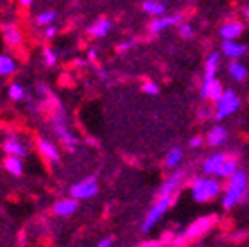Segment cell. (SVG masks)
<instances>
[{"mask_svg": "<svg viewBox=\"0 0 249 247\" xmlns=\"http://www.w3.org/2000/svg\"><path fill=\"white\" fill-rule=\"evenodd\" d=\"M171 202H173V197L171 195H158V199H156V202L152 204V208L149 209L144 223H142V227H140V232L142 233L151 232L152 228H154V225L164 216V212L168 211Z\"/></svg>", "mask_w": 249, "mask_h": 247, "instance_id": "obj_4", "label": "cell"}, {"mask_svg": "<svg viewBox=\"0 0 249 247\" xmlns=\"http://www.w3.org/2000/svg\"><path fill=\"white\" fill-rule=\"evenodd\" d=\"M241 107V99L233 90H225L223 95L220 97V101H216V109H214V118L218 121H223L229 118L230 114L237 112Z\"/></svg>", "mask_w": 249, "mask_h": 247, "instance_id": "obj_5", "label": "cell"}, {"mask_svg": "<svg viewBox=\"0 0 249 247\" xmlns=\"http://www.w3.org/2000/svg\"><path fill=\"white\" fill-rule=\"evenodd\" d=\"M36 147H38L40 154L47 159V161H52V162H57L59 161V149L55 147L54 142L47 139H38L36 140Z\"/></svg>", "mask_w": 249, "mask_h": 247, "instance_id": "obj_14", "label": "cell"}, {"mask_svg": "<svg viewBox=\"0 0 249 247\" xmlns=\"http://www.w3.org/2000/svg\"><path fill=\"white\" fill-rule=\"evenodd\" d=\"M229 73L235 81H244L248 78V68L235 59H232V62L229 64Z\"/></svg>", "mask_w": 249, "mask_h": 247, "instance_id": "obj_24", "label": "cell"}, {"mask_svg": "<svg viewBox=\"0 0 249 247\" xmlns=\"http://www.w3.org/2000/svg\"><path fill=\"white\" fill-rule=\"evenodd\" d=\"M2 35H4L7 45L11 47H19L23 43V35H21L19 28L16 26L14 23H9L2 26Z\"/></svg>", "mask_w": 249, "mask_h": 247, "instance_id": "obj_17", "label": "cell"}, {"mask_svg": "<svg viewBox=\"0 0 249 247\" xmlns=\"http://www.w3.org/2000/svg\"><path fill=\"white\" fill-rule=\"evenodd\" d=\"M227 156L229 154H225V152H216V154L208 156V158L204 159V162H202V173L210 175V176H214L216 170L222 166V162L227 159Z\"/></svg>", "mask_w": 249, "mask_h": 247, "instance_id": "obj_13", "label": "cell"}, {"mask_svg": "<svg viewBox=\"0 0 249 247\" xmlns=\"http://www.w3.org/2000/svg\"><path fill=\"white\" fill-rule=\"evenodd\" d=\"M9 97H11V101L14 102H19L24 99V87H21L19 83H12L9 87Z\"/></svg>", "mask_w": 249, "mask_h": 247, "instance_id": "obj_28", "label": "cell"}, {"mask_svg": "<svg viewBox=\"0 0 249 247\" xmlns=\"http://www.w3.org/2000/svg\"><path fill=\"white\" fill-rule=\"evenodd\" d=\"M133 43H135V42H133V40H126V42L120 43V47H118V51H120V52H123V51H128V49L133 45Z\"/></svg>", "mask_w": 249, "mask_h": 247, "instance_id": "obj_34", "label": "cell"}, {"mask_svg": "<svg viewBox=\"0 0 249 247\" xmlns=\"http://www.w3.org/2000/svg\"><path fill=\"white\" fill-rule=\"evenodd\" d=\"M142 90H144L147 95H158V93H160V87L156 85L154 81H147V83H144V85H142Z\"/></svg>", "mask_w": 249, "mask_h": 247, "instance_id": "obj_31", "label": "cell"}, {"mask_svg": "<svg viewBox=\"0 0 249 247\" xmlns=\"http://www.w3.org/2000/svg\"><path fill=\"white\" fill-rule=\"evenodd\" d=\"M191 192H192V199H194L196 202H208V201H213L214 197L220 195L222 185L218 182V178L204 175V176H199L192 180Z\"/></svg>", "mask_w": 249, "mask_h": 247, "instance_id": "obj_2", "label": "cell"}, {"mask_svg": "<svg viewBox=\"0 0 249 247\" xmlns=\"http://www.w3.org/2000/svg\"><path fill=\"white\" fill-rule=\"evenodd\" d=\"M142 9H144L145 14L154 16V18L164 16V12H166V5L163 2H158V0H145L142 4Z\"/></svg>", "mask_w": 249, "mask_h": 247, "instance_id": "obj_22", "label": "cell"}, {"mask_svg": "<svg viewBox=\"0 0 249 247\" xmlns=\"http://www.w3.org/2000/svg\"><path fill=\"white\" fill-rule=\"evenodd\" d=\"M19 4L23 5V7H30V5L33 4V0H19Z\"/></svg>", "mask_w": 249, "mask_h": 247, "instance_id": "obj_36", "label": "cell"}, {"mask_svg": "<svg viewBox=\"0 0 249 247\" xmlns=\"http://www.w3.org/2000/svg\"><path fill=\"white\" fill-rule=\"evenodd\" d=\"M182 178H183L182 171L170 175V176H168L166 180L163 182V185L160 187V192H158V195H171V197H175L177 190H178L180 183H182Z\"/></svg>", "mask_w": 249, "mask_h": 247, "instance_id": "obj_12", "label": "cell"}, {"mask_svg": "<svg viewBox=\"0 0 249 247\" xmlns=\"http://www.w3.org/2000/svg\"><path fill=\"white\" fill-rule=\"evenodd\" d=\"M218 64H220V54L218 52H211L206 59V64H204V78H214L218 71Z\"/></svg>", "mask_w": 249, "mask_h": 247, "instance_id": "obj_23", "label": "cell"}, {"mask_svg": "<svg viewBox=\"0 0 249 247\" xmlns=\"http://www.w3.org/2000/svg\"><path fill=\"white\" fill-rule=\"evenodd\" d=\"M244 18L249 21V5H246V7H244Z\"/></svg>", "mask_w": 249, "mask_h": 247, "instance_id": "obj_38", "label": "cell"}, {"mask_svg": "<svg viewBox=\"0 0 249 247\" xmlns=\"http://www.w3.org/2000/svg\"><path fill=\"white\" fill-rule=\"evenodd\" d=\"M95 55H97V54H95V51H93V49H90V51H89V59H90V61H95Z\"/></svg>", "mask_w": 249, "mask_h": 247, "instance_id": "obj_37", "label": "cell"}, {"mask_svg": "<svg viewBox=\"0 0 249 247\" xmlns=\"http://www.w3.org/2000/svg\"><path fill=\"white\" fill-rule=\"evenodd\" d=\"M182 159H183V151L180 149V147H177V149H171V151L166 154L164 164H166V168H177L180 162H182Z\"/></svg>", "mask_w": 249, "mask_h": 247, "instance_id": "obj_26", "label": "cell"}, {"mask_svg": "<svg viewBox=\"0 0 249 247\" xmlns=\"http://www.w3.org/2000/svg\"><path fill=\"white\" fill-rule=\"evenodd\" d=\"M16 70H18V64L14 59L0 54V76H9V74L16 73Z\"/></svg>", "mask_w": 249, "mask_h": 247, "instance_id": "obj_25", "label": "cell"}, {"mask_svg": "<svg viewBox=\"0 0 249 247\" xmlns=\"http://www.w3.org/2000/svg\"><path fill=\"white\" fill-rule=\"evenodd\" d=\"M223 87L222 83L218 80H214V78H204V81H202V88H201V95L204 97V99H210V101L216 102L220 101V97L223 95Z\"/></svg>", "mask_w": 249, "mask_h": 247, "instance_id": "obj_8", "label": "cell"}, {"mask_svg": "<svg viewBox=\"0 0 249 247\" xmlns=\"http://www.w3.org/2000/svg\"><path fill=\"white\" fill-rule=\"evenodd\" d=\"M248 187H249V176L246 171L237 170L232 176L229 178V183L225 187V192L222 197L223 209H232L241 201H246L248 197Z\"/></svg>", "mask_w": 249, "mask_h": 247, "instance_id": "obj_1", "label": "cell"}, {"mask_svg": "<svg viewBox=\"0 0 249 247\" xmlns=\"http://www.w3.org/2000/svg\"><path fill=\"white\" fill-rule=\"evenodd\" d=\"M23 158H18V156H7L4 161V168L7 170V173H11L12 176H21L24 171L23 166Z\"/></svg>", "mask_w": 249, "mask_h": 247, "instance_id": "obj_21", "label": "cell"}, {"mask_svg": "<svg viewBox=\"0 0 249 247\" xmlns=\"http://www.w3.org/2000/svg\"><path fill=\"white\" fill-rule=\"evenodd\" d=\"M239 170V162H237V159L233 158V156H227V159L222 162V166L218 168L216 170V173H214V178H218V180H229L230 176H232L235 171Z\"/></svg>", "mask_w": 249, "mask_h": 247, "instance_id": "obj_15", "label": "cell"}, {"mask_svg": "<svg viewBox=\"0 0 249 247\" xmlns=\"http://www.w3.org/2000/svg\"><path fill=\"white\" fill-rule=\"evenodd\" d=\"M2 149L7 156H18V158H26L28 156V147L21 142L18 137H5L4 143H2Z\"/></svg>", "mask_w": 249, "mask_h": 247, "instance_id": "obj_9", "label": "cell"}, {"mask_svg": "<svg viewBox=\"0 0 249 247\" xmlns=\"http://www.w3.org/2000/svg\"><path fill=\"white\" fill-rule=\"evenodd\" d=\"M52 124H54V133L59 140H61L66 149L70 152H76V145H78V139L73 135L68 128V120H66V111L61 104H57L54 116H52Z\"/></svg>", "mask_w": 249, "mask_h": 247, "instance_id": "obj_3", "label": "cell"}, {"mask_svg": "<svg viewBox=\"0 0 249 247\" xmlns=\"http://www.w3.org/2000/svg\"><path fill=\"white\" fill-rule=\"evenodd\" d=\"M42 55L47 66H55V62H57V54L54 52V49H49V47H47V49H43Z\"/></svg>", "mask_w": 249, "mask_h": 247, "instance_id": "obj_29", "label": "cell"}, {"mask_svg": "<svg viewBox=\"0 0 249 247\" xmlns=\"http://www.w3.org/2000/svg\"><path fill=\"white\" fill-rule=\"evenodd\" d=\"M52 211H54L55 216H61V218L73 216L74 212L78 211V199H74V197L61 199V201H57L52 206Z\"/></svg>", "mask_w": 249, "mask_h": 247, "instance_id": "obj_11", "label": "cell"}, {"mask_svg": "<svg viewBox=\"0 0 249 247\" xmlns=\"http://www.w3.org/2000/svg\"><path fill=\"white\" fill-rule=\"evenodd\" d=\"M214 223V218L213 216H206V218H199L196 223H192L191 227L187 228L185 232L180 235V242L178 244H183L185 240H194V239H199L201 235H204V233L210 230L211 227H213Z\"/></svg>", "mask_w": 249, "mask_h": 247, "instance_id": "obj_7", "label": "cell"}, {"mask_svg": "<svg viewBox=\"0 0 249 247\" xmlns=\"http://www.w3.org/2000/svg\"><path fill=\"white\" fill-rule=\"evenodd\" d=\"M204 143V140H202V137H192L191 142H189V145H191V149H199V147Z\"/></svg>", "mask_w": 249, "mask_h": 247, "instance_id": "obj_32", "label": "cell"}, {"mask_svg": "<svg viewBox=\"0 0 249 247\" xmlns=\"http://www.w3.org/2000/svg\"><path fill=\"white\" fill-rule=\"evenodd\" d=\"M111 28H113V24H111V21L109 19H104V18H101V19H97L95 23H92L89 26V33L92 36H95V38H104L106 35H107L109 31H111Z\"/></svg>", "mask_w": 249, "mask_h": 247, "instance_id": "obj_20", "label": "cell"}, {"mask_svg": "<svg viewBox=\"0 0 249 247\" xmlns=\"http://www.w3.org/2000/svg\"><path fill=\"white\" fill-rule=\"evenodd\" d=\"M246 45L239 43L237 40H223V45H222V52L223 55H227L229 59H239L246 54Z\"/></svg>", "mask_w": 249, "mask_h": 247, "instance_id": "obj_18", "label": "cell"}, {"mask_svg": "<svg viewBox=\"0 0 249 247\" xmlns=\"http://www.w3.org/2000/svg\"><path fill=\"white\" fill-rule=\"evenodd\" d=\"M178 35L183 36V38H192V35H194V28H192V24H189V23L180 24V26H178Z\"/></svg>", "mask_w": 249, "mask_h": 247, "instance_id": "obj_30", "label": "cell"}, {"mask_svg": "<svg viewBox=\"0 0 249 247\" xmlns=\"http://www.w3.org/2000/svg\"><path fill=\"white\" fill-rule=\"evenodd\" d=\"M206 140H208V145L220 147L229 140V131H227V128H223L222 124H216V126H213L210 130Z\"/></svg>", "mask_w": 249, "mask_h": 247, "instance_id": "obj_19", "label": "cell"}, {"mask_svg": "<svg viewBox=\"0 0 249 247\" xmlns=\"http://www.w3.org/2000/svg\"><path fill=\"white\" fill-rule=\"evenodd\" d=\"M55 12L54 11H45V12H40L38 16H36V24L38 26H49V24H52L55 21Z\"/></svg>", "mask_w": 249, "mask_h": 247, "instance_id": "obj_27", "label": "cell"}, {"mask_svg": "<svg viewBox=\"0 0 249 247\" xmlns=\"http://www.w3.org/2000/svg\"><path fill=\"white\" fill-rule=\"evenodd\" d=\"M113 239H102V240H99V244H97V246L99 247H111V246H113Z\"/></svg>", "mask_w": 249, "mask_h": 247, "instance_id": "obj_35", "label": "cell"}, {"mask_svg": "<svg viewBox=\"0 0 249 247\" xmlns=\"http://www.w3.org/2000/svg\"><path fill=\"white\" fill-rule=\"evenodd\" d=\"M180 21H182V16H180V14H171V16H164V18H156V19H152L151 24H149V30H151V33L158 35V33H161V31H164V30H168V28L178 24Z\"/></svg>", "mask_w": 249, "mask_h": 247, "instance_id": "obj_10", "label": "cell"}, {"mask_svg": "<svg viewBox=\"0 0 249 247\" xmlns=\"http://www.w3.org/2000/svg\"><path fill=\"white\" fill-rule=\"evenodd\" d=\"M242 31H244L242 23H239V21H229V23L220 26V36L223 40H237L242 35Z\"/></svg>", "mask_w": 249, "mask_h": 247, "instance_id": "obj_16", "label": "cell"}, {"mask_svg": "<svg viewBox=\"0 0 249 247\" xmlns=\"http://www.w3.org/2000/svg\"><path fill=\"white\" fill-rule=\"evenodd\" d=\"M55 33H57V28L52 26V24H49V26H47V30H45V36H47V38H54Z\"/></svg>", "mask_w": 249, "mask_h": 247, "instance_id": "obj_33", "label": "cell"}, {"mask_svg": "<svg viewBox=\"0 0 249 247\" xmlns=\"http://www.w3.org/2000/svg\"><path fill=\"white\" fill-rule=\"evenodd\" d=\"M97 192H99V185H97V178L95 176L83 178V180H80L78 183L71 185V189H70L71 197H74V199H78V201L92 199Z\"/></svg>", "mask_w": 249, "mask_h": 247, "instance_id": "obj_6", "label": "cell"}]
</instances>
